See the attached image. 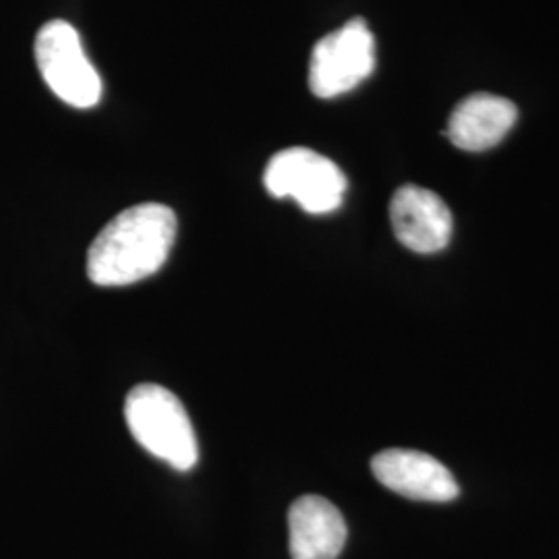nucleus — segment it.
<instances>
[{
  "label": "nucleus",
  "instance_id": "f257e3e1",
  "mask_svg": "<svg viewBox=\"0 0 559 559\" xmlns=\"http://www.w3.org/2000/svg\"><path fill=\"white\" fill-rule=\"evenodd\" d=\"M177 240V216L164 203H140L115 216L87 251V278L129 286L160 272Z\"/></svg>",
  "mask_w": 559,
  "mask_h": 559
},
{
  "label": "nucleus",
  "instance_id": "f03ea898",
  "mask_svg": "<svg viewBox=\"0 0 559 559\" xmlns=\"http://www.w3.org/2000/svg\"><path fill=\"white\" fill-rule=\"evenodd\" d=\"M131 436L152 456L177 471H191L200 460V443L182 402L158 383H140L124 400Z\"/></svg>",
  "mask_w": 559,
  "mask_h": 559
},
{
  "label": "nucleus",
  "instance_id": "7ed1b4c3",
  "mask_svg": "<svg viewBox=\"0 0 559 559\" xmlns=\"http://www.w3.org/2000/svg\"><path fill=\"white\" fill-rule=\"evenodd\" d=\"M265 191L276 200L297 201L307 214L336 212L346 193V177L330 158L309 147H288L267 162Z\"/></svg>",
  "mask_w": 559,
  "mask_h": 559
},
{
  "label": "nucleus",
  "instance_id": "20e7f679",
  "mask_svg": "<svg viewBox=\"0 0 559 559\" xmlns=\"http://www.w3.org/2000/svg\"><path fill=\"white\" fill-rule=\"evenodd\" d=\"M34 52L41 78L59 100L80 110L94 108L100 102V75L71 23L52 20L41 25Z\"/></svg>",
  "mask_w": 559,
  "mask_h": 559
},
{
  "label": "nucleus",
  "instance_id": "39448f33",
  "mask_svg": "<svg viewBox=\"0 0 559 559\" xmlns=\"http://www.w3.org/2000/svg\"><path fill=\"white\" fill-rule=\"evenodd\" d=\"M376 71V38L362 20L321 38L309 60V87L318 98L348 94Z\"/></svg>",
  "mask_w": 559,
  "mask_h": 559
},
{
  "label": "nucleus",
  "instance_id": "423d86ee",
  "mask_svg": "<svg viewBox=\"0 0 559 559\" xmlns=\"http://www.w3.org/2000/svg\"><path fill=\"white\" fill-rule=\"evenodd\" d=\"M371 471L383 487L408 500L441 503L459 498V483L448 466L419 450H383L371 460Z\"/></svg>",
  "mask_w": 559,
  "mask_h": 559
},
{
  "label": "nucleus",
  "instance_id": "0eeeda50",
  "mask_svg": "<svg viewBox=\"0 0 559 559\" xmlns=\"http://www.w3.org/2000/svg\"><path fill=\"white\" fill-rule=\"evenodd\" d=\"M390 222L396 239L415 253H438L452 239V212L438 193L404 185L390 203Z\"/></svg>",
  "mask_w": 559,
  "mask_h": 559
},
{
  "label": "nucleus",
  "instance_id": "6e6552de",
  "mask_svg": "<svg viewBox=\"0 0 559 559\" xmlns=\"http://www.w3.org/2000/svg\"><path fill=\"white\" fill-rule=\"evenodd\" d=\"M348 528L338 508L320 496H302L288 510L293 559H338Z\"/></svg>",
  "mask_w": 559,
  "mask_h": 559
},
{
  "label": "nucleus",
  "instance_id": "1a4fd4ad",
  "mask_svg": "<svg viewBox=\"0 0 559 559\" xmlns=\"http://www.w3.org/2000/svg\"><path fill=\"white\" fill-rule=\"evenodd\" d=\"M519 119L516 106L493 94H473L460 102L448 120V138L466 152L498 145Z\"/></svg>",
  "mask_w": 559,
  "mask_h": 559
}]
</instances>
